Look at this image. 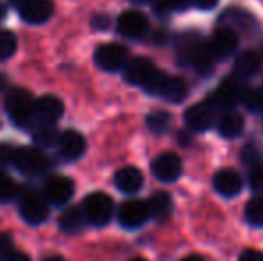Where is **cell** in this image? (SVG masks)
I'll list each match as a JSON object with an SVG mask.
<instances>
[{
    "label": "cell",
    "instance_id": "cell-1",
    "mask_svg": "<svg viewBox=\"0 0 263 261\" xmlns=\"http://www.w3.org/2000/svg\"><path fill=\"white\" fill-rule=\"evenodd\" d=\"M177 57L179 63L184 66H192L199 73H210L213 66V56L210 52V47L204 45L197 34H186L177 45Z\"/></svg>",
    "mask_w": 263,
    "mask_h": 261
},
{
    "label": "cell",
    "instance_id": "cell-2",
    "mask_svg": "<svg viewBox=\"0 0 263 261\" xmlns=\"http://www.w3.org/2000/svg\"><path fill=\"white\" fill-rule=\"evenodd\" d=\"M6 111L18 127H31L36 120V101L27 90L14 88L6 97Z\"/></svg>",
    "mask_w": 263,
    "mask_h": 261
},
{
    "label": "cell",
    "instance_id": "cell-3",
    "mask_svg": "<svg viewBox=\"0 0 263 261\" xmlns=\"http://www.w3.org/2000/svg\"><path fill=\"white\" fill-rule=\"evenodd\" d=\"M83 211L86 215L88 224L91 226H106L111 220L115 211V204L113 198L102 192H95L90 193L83 202Z\"/></svg>",
    "mask_w": 263,
    "mask_h": 261
},
{
    "label": "cell",
    "instance_id": "cell-4",
    "mask_svg": "<svg viewBox=\"0 0 263 261\" xmlns=\"http://www.w3.org/2000/svg\"><path fill=\"white\" fill-rule=\"evenodd\" d=\"M147 93L159 95L170 102H183L188 95V86L181 77H170L166 73L159 72L156 79L145 88Z\"/></svg>",
    "mask_w": 263,
    "mask_h": 261
},
{
    "label": "cell",
    "instance_id": "cell-5",
    "mask_svg": "<svg viewBox=\"0 0 263 261\" xmlns=\"http://www.w3.org/2000/svg\"><path fill=\"white\" fill-rule=\"evenodd\" d=\"M159 70L149 57H135L124 66V79L133 86H142L143 90L156 79Z\"/></svg>",
    "mask_w": 263,
    "mask_h": 261
},
{
    "label": "cell",
    "instance_id": "cell-6",
    "mask_svg": "<svg viewBox=\"0 0 263 261\" xmlns=\"http://www.w3.org/2000/svg\"><path fill=\"white\" fill-rule=\"evenodd\" d=\"M151 216L149 202L140 200V198H131L125 200L124 204L118 208V222L125 229H138L147 222Z\"/></svg>",
    "mask_w": 263,
    "mask_h": 261
},
{
    "label": "cell",
    "instance_id": "cell-7",
    "mask_svg": "<svg viewBox=\"0 0 263 261\" xmlns=\"http://www.w3.org/2000/svg\"><path fill=\"white\" fill-rule=\"evenodd\" d=\"M95 63L106 72H118L129 63V52L120 43H104L95 50Z\"/></svg>",
    "mask_w": 263,
    "mask_h": 261
},
{
    "label": "cell",
    "instance_id": "cell-8",
    "mask_svg": "<svg viewBox=\"0 0 263 261\" xmlns=\"http://www.w3.org/2000/svg\"><path fill=\"white\" fill-rule=\"evenodd\" d=\"M14 167L25 175H40L45 174L49 168V157L34 147H22L18 149Z\"/></svg>",
    "mask_w": 263,
    "mask_h": 261
},
{
    "label": "cell",
    "instance_id": "cell-9",
    "mask_svg": "<svg viewBox=\"0 0 263 261\" xmlns=\"http://www.w3.org/2000/svg\"><path fill=\"white\" fill-rule=\"evenodd\" d=\"M76 185L70 177L65 175H52L43 185V197L52 206H65L72 200Z\"/></svg>",
    "mask_w": 263,
    "mask_h": 261
},
{
    "label": "cell",
    "instance_id": "cell-10",
    "mask_svg": "<svg viewBox=\"0 0 263 261\" xmlns=\"http://www.w3.org/2000/svg\"><path fill=\"white\" fill-rule=\"evenodd\" d=\"M20 215L25 222L32 224V226L43 224L49 216V202H47L45 197L38 195V193H25L20 198Z\"/></svg>",
    "mask_w": 263,
    "mask_h": 261
},
{
    "label": "cell",
    "instance_id": "cell-11",
    "mask_svg": "<svg viewBox=\"0 0 263 261\" xmlns=\"http://www.w3.org/2000/svg\"><path fill=\"white\" fill-rule=\"evenodd\" d=\"M208 47L213 57H217V59H226V57L233 56V52H235L236 47H238V34H236L235 29L228 27V25L218 27L217 31L211 34Z\"/></svg>",
    "mask_w": 263,
    "mask_h": 261
},
{
    "label": "cell",
    "instance_id": "cell-12",
    "mask_svg": "<svg viewBox=\"0 0 263 261\" xmlns=\"http://www.w3.org/2000/svg\"><path fill=\"white\" fill-rule=\"evenodd\" d=\"M118 32L129 39H142L149 32V20L143 13L135 9L124 11L117 22Z\"/></svg>",
    "mask_w": 263,
    "mask_h": 261
},
{
    "label": "cell",
    "instance_id": "cell-13",
    "mask_svg": "<svg viewBox=\"0 0 263 261\" xmlns=\"http://www.w3.org/2000/svg\"><path fill=\"white\" fill-rule=\"evenodd\" d=\"M151 168H153L154 177L159 179V181L174 183L183 174V161H181V157L177 154L165 152V154H159L156 159L153 161Z\"/></svg>",
    "mask_w": 263,
    "mask_h": 261
},
{
    "label": "cell",
    "instance_id": "cell-14",
    "mask_svg": "<svg viewBox=\"0 0 263 261\" xmlns=\"http://www.w3.org/2000/svg\"><path fill=\"white\" fill-rule=\"evenodd\" d=\"M215 116H217V108L211 102H199L186 109L184 113V122L192 131H208L215 124Z\"/></svg>",
    "mask_w": 263,
    "mask_h": 261
},
{
    "label": "cell",
    "instance_id": "cell-15",
    "mask_svg": "<svg viewBox=\"0 0 263 261\" xmlns=\"http://www.w3.org/2000/svg\"><path fill=\"white\" fill-rule=\"evenodd\" d=\"M243 91L246 88L240 86L236 81L233 79H226L220 83V86L215 90V93L211 95L210 102L215 106V108H222V109H231L235 108L236 104L243 101Z\"/></svg>",
    "mask_w": 263,
    "mask_h": 261
},
{
    "label": "cell",
    "instance_id": "cell-16",
    "mask_svg": "<svg viewBox=\"0 0 263 261\" xmlns=\"http://www.w3.org/2000/svg\"><path fill=\"white\" fill-rule=\"evenodd\" d=\"M58 150L63 159L76 161V159H79L84 154V150H86V139H84V136L81 134L79 131L68 129L65 132H61V136H59Z\"/></svg>",
    "mask_w": 263,
    "mask_h": 261
},
{
    "label": "cell",
    "instance_id": "cell-17",
    "mask_svg": "<svg viewBox=\"0 0 263 261\" xmlns=\"http://www.w3.org/2000/svg\"><path fill=\"white\" fill-rule=\"evenodd\" d=\"M243 181L240 177V174H236L231 168H224V170H218L213 177V188L218 195L222 197H236L242 192Z\"/></svg>",
    "mask_w": 263,
    "mask_h": 261
},
{
    "label": "cell",
    "instance_id": "cell-18",
    "mask_svg": "<svg viewBox=\"0 0 263 261\" xmlns=\"http://www.w3.org/2000/svg\"><path fill=\"white\" fill-rule=\"evenodd\" d=\"M18 11H20L22 20H25L27 24L38 25L52 16L54 4L50 0H27Z\"/></svg>",
    "mask_w": 263,
    "mask_h": 261
},
{
    "label": "cell",
    "instance_id": "cell-19",
    "mask_svg": "<svg viewBox=\"0 0 263 261\" xmlns=\"http://www.w3.org/2000/svg\"><path fill=\"white\" fill-rule=\"evenodd\" d=\"M65 106L55 95H43L36 101V120L45 124H55L63 116Z\"/></svg>",
    "mask_w": 263,
    "mask_h": 261
},
{
    "label": "cell",
    "instance_id": "cell-20",
    "mask_svg": "<svg viewBox=\"0 0 263 261\" xmlns=\"http://www.w3.org/2000/svg\"><path fill=\"white\" fill-rule=\"evenodd\" d=\"M261 68V56L254 50H246L238 54L233 65V73L238 79H251L254 77Z\"/></svg>",
    "mask_w": 263,
    "mask_h": 261
},
{
    "label": "cell",
    "instance_id": "cell-21",
    "mask_svg": "<svg viewBox=\"0 0 263 261\" xmlns=\"http://www.w3.org/2000/svg\"><path fill=\"white\" fill-rule=\"evenodd\" d=\"M115 186L122 193H136L143 186V174L136 167H124L115 174Z\"/></svg>",
    "mask_w": 263,
    "mask_h": 261
},
{
    "label": "cell",
    "instance_id": "cell-22",
    "mask_svg": "<svg viewBox=\"0 0 263 261\" xmlns=\"http://www.w3.org/2000/svg\"><path fill=\"white\" fill-rule=\"evenodd\" d=\"M86 222L88 220H86V215H84L83 208H68L59 216V229H61L63 233L76 234V233H79V231H83Z\"/></svg>",
    "mask_w": 263,
    "mask_h": 261
},
{
    "label": "cell",
    "instance_id": "cell-23",
    "mask_svg": "<svg viewBox=\"0 0 263 261\" xmlns=\"http://www.w3.org/2000/svg\"><path fill=\"white\" fill-rule=\"evenodd\" d=\"M59 136L61 132L55 129V124H45L40 122L32 129V142L38 145V149H49V147H58Z\"/></svg>",
    "mask_w": 263,
    "mask_h": 261
},
{
    "label": "cell",
    "instance_id": "cell-24",
    "mask_svg": "<svg viewBox=\"0 0 263 261\" xmlns=\"http://www.w3.org/2000/svg\"><path fill=\"white\" fill-rule=\"evenodd\" d=\"M149 208H151V216L156 220H166L172 215V197L166 192H158L151 197L149 200Z\"/></svg>",
    "mask_w": 263,
    "mask_h": 261
},
{
    "label": "cell",
    "instance_id": "cell-25",
    "mask_svg": "<svg viewBox=\"0 0 263 261\" xmlns=\"http://www.w3.org/2000/svg\"><path fill=\"white\" fill-rule=\"evenodd\" d=\"M218 132L224 138H236L243 132V118L238 113L228 111L218 120Z\"/></svg>",
    "mask_w": 263,
    "mask_h": 261
},
{
    "label": "cell",
    "instance_id": "cell-26",
    "mask_svg": "<svg viewBox=\"0 0 263 261\" xmlns=\"http://www.w3.org/2000/svg\"><path fill=\"white\" fill-rule=\"evenodd\" d=\"M246 218L251 226L263 227V197H254L247 202Z\"/></svg>",
    "mask_w": 263,
    "mask_h": 261
},
{
    "label": "cell",
    "instance_id": "cell-27",
    "mask_svg": "<svg viewBox=\"0 0 263 261\" xmlns=\"http://www.w3.org/2000/svg\"><path fill=\"white\" fill-rule=\"evenodd\" d=\"M147 127L154 134H163L170 127V115L166 111H153L147 116Z\"/></svg>",
    "mask_w": 263,
    "mask_h": 261
},
{
    "label": "cell",
    "instance_id": "cell-28",
    "mask_svg": "<svg viewBox=\"0 0 263 261\" xmlns=\"http://www.w3.org/2000/svg\"><path fill=\"white\" fill-rule=\"evenodd\" d=\"M16 47H18V39L14 36V32L0 31V61H6L11 56H14Z\"/></svg>",
    "mask_w": 263,
    "mask_h": 261
},
{
    "label": "cell",
    "instance_id": "cell-29",
    "mask_svg": "<svg viewBox=\"0 0 263 261\" xmlns=\"http://www.w3.org/2000/svg\"><path fill=\"white\" fill-rule=\"evenodd\" d=\"M18 195V185L0 168V202H9Z\"/></svg>",
    "mask_w": 263,
    "mask_h": 261
},
{
    "label": "cell",
    "instance_id": "cell-30",
    "mask_svg": "<svg viewBox=\"0 0 263 261\" xmlns=\"http://www.w3.org/2000/svg\"><path fill=\"white\" fill-rule=\"evenodd\" d=\"M242 102L251 111L254 113L263 111V90H260V88H246Z\"/></svg>",
    "mask_w": 263,
    "mask_h": 261
},
{
    "label": "cell",
    "instance_id": "cell-31",
    "mask_svg": "<svg viewBox=\"0 0 263 261\" xmlns=\"http://www.w3.org/2000/svg\"><path fill=\"white\" fill-rule=\"evenodd\" d=\"M18 147L11 145V143H0V167H14V159H16Z\"/></svg>",
    "mask_w": 263,
    "mask_h": 261
},
{
    "label": "cell",
    "instance_id": "cell-32",
    "mask_svg": "<svg viewBox=\"0 0 263 261\" xmlns=\"http://www.w3.org/2000/svg\"><path fill=\"white\" fill-rule=\"evenodd\" d=\"M242 161L246 165H249L251 168L256 167V165H261V152L253 145H247L246 149L242 150Z\"/></svg>",
    "mask_w": 263,
    "mask_h": 261
},
{
    "label": "cell",
    "instance_id": "cell-33",
    "mask_svg": "<svg viewBox=\"0 0 263 261\" xmlns=\"http://www.w3.org/2000/svg\"><path fill=\"white\" fill-rule=\"evenodd\" d=\"M249 185L256 192H263V165H256L249 172Z\"/></svg>",
    "mask_w": 263,
    "mask_h": 261
},
{
    "label": "cell",
    "instance_id": "cell-34",
    "mask_svg": "<svg viewBox=\"0 0 263 261\" xmlns=\"http://www.w3.org/2000/svg\"><path fill=\"white\" fill-rule=\"evenodd\" d=\"M11 252H13V240L9 234L0 233V259H4Z\"/></svg>",
    "mask_w": 263,
    "mask_h": 261
},
{
    "label": "cell",
    "instance_id": "cell-35",
    "mask_svg": "<svg viewBox=\"0 0 263 261\" xmlns=\"http://www.w3.org/2000/svg\"><path fill=\"white\" fill-rule=\"evenodd\" d=\"M153 9L159 16H166L168 13H172L174 7L168 0H153Z\"/></svg>",
    "mask_w": 263,
    "mask_h": 261
},
{
    "label": "cell",
    "instance_id": "cell-36",
    "mask_svg": "<svg viewBox=\"0 0 263 261\" xmlns=\"http://www.w3.org/2000/svg\"><path fill=\"white\" fill-rule=\"evenodd\" d=\"M238 261H263V252L256 251V249H247L240 254Z\"/></svg>",
    "mask_w": 263,
    "mask_h": 261
},
{
    "label": "cell",
    "instance_id": "cell-37",
    "mask_svg": "<svg viewBox=\"0 0 263 261\" xmlns=\"http://www.w3.org/2000/svg\"><path fill=\"white\" fill-rule=\"evenodd\" d=\"M217 2L218 0H192V4L195 7H199V9H213L217 6Z\"/></svg>",
    "mask_w": 263,
    "mask_h": 261
},
{
    "label": "cell",
    "instance_id": "cell-38",
    "mask_svg": "<svg viewBox=\"0 0 263 261\" xmlns=\"http://www.w3.org/2000/svg\"><path fill=\"white\" fill-rule=\"evenodd\" d=\"M2 261H31V258H29L25 252H14L13 251L11 254H7Z\"/></svg>",
    "mask_w": 263,
    "mask_h": 261
},
{
    "label": "cell",
    "instance_id": "cell-39",
    "mask_svg": "<svg viewBox=\"0 0 263 261\" xmlns=\"http://www.w3.org/2000/svg\"><path fill=\"white\" fill-rule=\"evenodd\" d=\"M91 25H93L95 29H106L107 25H109V20H107L106 16H102V14H99V16H95L93 20H91Z\"/></svg>",
    "mask_w": 263,
    "mask_h": 261
},
{
    "label": "cell",
    "instance_id": "cell-40",
    "mask_svg": "<svg viewBox=\"0 0 263 261\" xmlns=\"http://www.w3.org/2000/svg\"><path fill=\"white\" fill-rule=\"evenodd\" d=\"M181 261H204V259H202L199 254H190V256H186V258H183Z\"/></svg>",
    "mask_w": 263,
    "mask_h": 261
},
{
    "label": "cell",
    "instance_id": "cell-41",
    "mask_svg": "<svg viewBox=\"0 0 263 261\" xmlns=\"http://www.w3.org/2000/svg\"><path fill=\"white\" fill-rule=\"evenodd\" d=\"M9 2H11V4H13V6H14V7H18V9H20V7H22V6H24V4H25V2H27V0H9Z\"/></svg>",
    "mask_w": 263,
    "mask_h": 261
},
{
    "label": "cell",
    "instance_id": "cell-42",
    "mask_svg": "<svg viewBox=\"0 0 263 261\" xmlns=\"http://www.w3.org/2000/svg\"><path fill=\"white\" fill-rule=\"evenodd\" d=\"M6 13H7V9H6V6L4 4H0V22L6 18Z\"/></svg>",
    "mask_w": 263,
    "mask_h": 261
},
{
    "label": "cell",
    "instance_id": "cell-43",
    "mask_svg": "<svg viewBox=\"0 0 263 261\" xmlns=\"http://www.w3.org/2000/svg\"><path fill=\"white\" fill-rule=\"evenodd\" d=\"M6 86H7V79H6V77L2 75V73H0V91H2V90H4V88H6Z\"/></svg>",
    "mask_w": 263,
    "mask_h": 261
},
{
    "label": "cell",
    "instance_id": "cell-44",
    "mask_svg": "<svg viewBox=\"0 0 263 261\" xmlns=\"http://www.w3.org/2000/svg\"><path fill=\"white\" fill-rule=\"evenodd\" d=\"M43 261H66V259L61 258V256H49V258L43 259Z\"/></svg>",
    "mask_w": 263,
    "mask_h": 261
},
{
    "label": "cell",
    "instance_id": "cell-45",
    "mask_svg": "<svg viewBox=\"0 0 263 261\" xmlns=\"http://www.w3.org/2000/svg\"><path fill=\"white\" fill-rule=\"evenodd\" d=\"M131 2H135V4H147V2H151V0H131Z\"/></svg>",
    "mask_w": 263,
    "mask_h": 261
},
{
    "label": "cell",
    "instance_id": "cell-46",
    "mask_svg": "<svg viewBox=\"0 0 263 261\" xmlns=\"http://www.w3.org/2000/svg\"><path fill=\"white\" fill-rule=\"evenodd\" d=\"M129 261H147V259H143V258H133V259H129Z\"/></svg>",
    "mask_w": 263,
    "mask_h": 261
}]
</instances>
